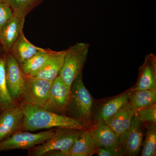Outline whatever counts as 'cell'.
Here are the masks:
<instances>
[{"mask_svg": "<svg viewBox=\"0 0 156 156\" xmlns=\"http://www.w3.org/2000/svg\"><path fill=\"white\" fill-rule=\"evenodd\" d=\"M22 103L25 108V117L21 131H34L54 128L88 129L86 124L75 118L49 111L41 107Z\"/></svg>", "mask_w": 156, "mask_h": 156, "instance_id": "cell-1", "label": "cell"}, {"mask_svg": "<svg viewBox=\"0 0 156 156\" xmlns=\"http://www.w3.org/2000/svg\"><path fill=\"white\" fill-rule=\"evenodd\" d=\"M83 130L58 128L44 142L30 149L29 155L66 156Z\"/></svg>", "mask_w": 156, "mask_h": 156, "instance_id": "cell-2", "label": "cell"}, {"mask_svg": "<svg viewBox=\"0 0 156 156\" xmlns=\"http://www.w3.org/2000/svg\"><path fill=\"white\" fill-rule=\"evenodd\" d=\"M71 92V101L67 115L88 126L92 118L93 98L84 85L82 73L73 82Z\"/></svg>", "mask_w": 156, "mask_h": 156, "instance_id": "cell-3", "label": "cell"}, {"mask_svg": "<svg viewBox=\"0 0 156 156\" xmlns=\"http://www.w3.org/2000/svg\"><path fill=\"white\" fill-rule=\"evenodd\" d=\"M90 45L86 43H77L66 50L63 66L59 73L69 88L82 70L87 60Z\"/></svg>", "mask_w": 156, "mask_h": 156, "instance_id": "cell-4", "label": "cell"}, {"mask_svg": "<svg viewBox=\"0 0 156 156\" xmlns=\"http://www.w3.org/2000/svg\"><path fill=\"white\" fill-rule=\"evenodd\" d=\"M6 83L10 96L14 102L19 103L22 99L27 76L11 51L5 54Z\"/></svg>", "mask_w": 156, "mask_h": 156, "instance_id": "cell-5", "label": "cell"}, {"mask_svg": "<svg viewBox=\"0 0 156 156\" xmlns=\"http://www.w3.org/2000/svg\"><path fill=\"white\" fill-rule=\"evenodd\" d=\"M55 129L40 133H29L20 131L0 141V152L14 149H30L41 144L52 136Z\"/></svg>", "mask_w": 156, "mask_h": 156, "instance_id": "cell-6", "label": "cell"}, {"mask_svg": "<svg viewBox=\"0 0 156 156\" xmlns=\"http://www.w3.org/2000/svg\"><path fill=\"white\" fill-rule=\"evenodd\" d=\"M71 98V89L58 76L53 81L48 99L41 107L58 114L67 115Z\"/></svg>", "mask_w": 156, "mask_h": 156, "instance_id": "cell-7", "label": "cell"}, {"mask_svg": "<svg viewBox=\"0 0 156 156\" xmlns=\"http://www.w3.org/2000/svg\"><path fill=\"white\" fill-rule=\"evenodd\" d=\"M25 117V108L22 103L5 109L0 113V141L21 131Z\"/></svg>", "mask_w": 156, "mask_h": 156, "instance_id": "cell-8", "label": "cell"}, {"mask_svg": "<svg viewBox=\"0 0 156 156\" xmlns=\"http://www.w3.org/2000/svg\"><path fill=\"white\" fill-rule=\"evenodd\" d=\"M53 82L27 76L20 102L41 106L48 99Z\"/></svg>", "mask_w": 156, "mask_h": 156, "instance_id": "cell-9", "label": "cell"}, {"mask_svg": "<svg viewBox=\"0 0 156 156\" xmlns=\"http://www.w3.org/2000/svg\"><path fill=\"white\" fill-rule=\"evenodd\" d=\"M141 124L134 116L129 128L119 136L120 145L125 155L139 154L143 139Z\"/></svg>", "mask_w": 156, "mask_h": 156, "instance_id": "cell-10", "label": "cell"}, {"mask_svg": "<svg viewBox=\"0 0 156 156\" xmlns=\"http://www.w3.org/2000/svg\"><path fill=\"white\" fill-rule=\"evenodd\" d=\"M89 131L98 148H119V137L102 121H97Z\"/></svg>", "mask_w": 156, "mask_h": 156, "instance_id": "cell-11", "label": "cell"}, {"mask_svg": "<svg viewBox=\"0 0 156 156\" xmlns=\"http://www.w3.org/2000/svg\"><path fill=\"white\" fill-rule=\"evenodd\" d=\"M148 89H156V56L152 53L146 56L134 87V91Z\"/></svg>", "mask_w": 156, "mask_h": 156, "instance_id": "cell-12", "label": "cell"}, {"mask_svg": "<svg viewBox=\"0 0 156 156\" xmlns=\"http://www.w3.org/2000/svg\"><path fill=\"white\" fill-rule=\"evenodd\" d=\"M25 17L14 13L13 17L4 27L0 34V44L5 54L23 32Z\"/></svg>", "mask_w": 156, "mask_h": 156, "instance_id": "cell-13", "label": "cell"}, {"mask_svg": "<svg viewBox=\"0 0 156 156\" xmlns=\"http://www.w3.org/2000/svg\"><path fill=\"white\" fill-rule=\"evenodd\" d=\"M66 50L60 51L51 50L48 60L41 69L30 77L53 82L59 76L63 66Z\"/></svg>", "mask_w": 156, "mask_h": 156, "instance_id": "cell-14", "label": "cell"}, {"mask_svg": "<svg viewBox=\"0 0 156 156\" xmlns=\"http://www.w3.org/2000/svg\"><path fill=\"white\" fill-rule=\"evenodd\" d=\"M134 114L135 112L128 104L103 122L119 137L131 126Z\"/></svg>", "mask_w": 156, "mask_h": 156, "instance_id": "cell-15", "label": "cell"}, {"mask_svg": "<svg viewBox=\"0 0 156 156\" xmlns=\"http://www.w3.org/2000/svg\"><path fill=\"white\" fill-rule=\"evenodd\" d=\"M133 91L134 88L111 99L104 104L98 112L96 121H105L127 105Z\"/></svg>", "mask_w": 156, "mask_h": 156, "instance_id": "cell-16", "label": "cell"}, {"mask_svg": "<svg viewBox=\"0 0 156 156\" xmlns=\"http://www.w3.org/2000/svg\"><path fill=\"white\" fill-rule=\"evenodd\" d=\"M97 149L89 129L83 130L66 156H91L96 153Z\"/></svg>", "mask_w": 156, "mask_h": 156, "instance_id": "cell-17", "label": "cell"}, {"mask_svg": "<svg viewBox=\"0 0 156 156\" xmlns=\"http://www.w3.org/2000/svg\"><path fill=\"white\" fill-rule=\"evenodd\" d=\"M43 49L31 44L22 32L12 45L10 51L20 64Z\"/></svg>", "mask_w": 156, "mask_h": 156, "instance_id": "cell-18", "label": "cell"}, {"mask_svg": "<svg viewBox=\"0 0 156 156\" xmlns=\"http://www.w3.org/2000/svg\"><path fill=\"white\" fill-rule=\"evenodd\" d=\"M156 89L136 90L131 93L129 105L134 112L156 104Z\"/></svg>", "mask_w": 156, "mask_h": 156, "instance_id": "cell-19", "label": "cell"}, {"mask_svg": "<svg viewBox=\"0 0 156 156\" xmlns=\"http://www.w3.org/2000/svg\"><path fill=\"white\" fill-rule=\"evenodd\" d=\"M51 51L50 49H44L20 64L26 75L31 76L41 69L48 60Z\"/></svg>", "mask_w": 156, "mask_h": 156, "instance_id": "cell-20", "label": "cell"}, {"mask_svg": "<svg viewBox=\"0 0 156 156\" xmlns=\"http://www.w3.org/2000/svg\"><path fill=\"white\" fill-rule=\"evenodd\" d=\"M10 96L6 83L5 55L0 56V113L5 109L16 106Z\"/></svg>", "mask_w": 156, "mask_h": 156, "instance_id": "cell-21", "label": "cell"}, {"mask_svg": "<svg viewBox=\"0 0 156 156\" xmlns=\"http://www.w3.org/2000/svg\"><path fill=\"white\" fill-rule=\"evenodd\" d=\"M142 156L156 155V124H150L147 127L145 139L143 144Z\"/></svg>", "mask_w": 156, "mask_h": 156, "instance_id": "cell-22", "label": "cell"}, {"mask_svg": "<svg viewBox=\"0 0 156 156\" xmlns=\"http://www.w3.org/2000/svg\"><path fill=\"white\" fill-rule=\"evenodd\" d=\"M43 0H7L15 14L26 17L34 8Z\"/></svg>", "mask_w": 156, "mask_h": 156, "instance_id": "cell-23", "label": "cell"}, {"mask_svg": "<svg viewBox=\"0 0 156 156\" xmlns=\"http://www.w3.org/2000/svg\"><path fill=\"white\" fill-rule=\"evenodd\" d=\"M134 116L140 122L156 124V104L135 112Z\"/></svg>", "mask_w": 156, "mask_h": 156, "instance_id": "cell-24", "label": "cell"}, {"mask_svg": "<svg viewBox=\"0 0 156 156\" xmlns=\"http://www.w3.org/2000/svg\"><path fill=\"white\" fill-rule=\"evenodd\" d=\"M13 14L14 12L7 0L0 1V34Z\"/></svg>", "mask_w": 156, "mask_h": 156, "instance_id": "cell-25", "label": "cell"}, {"mask_svg": "<svg viewBox=\"0 0 156 156\" xmlns=\"http://www.w3.org/2000/svg\"><path fill=\"white\" fill-rule=\"evenodd\" d=\"M96 154L99 156H122L125 155L122 147L98 148Z\"/></svg>", "mask_w": 156, "mask_h": 156, "instance_id": "cell-26", "label": "cell"}, {"mask_svg": "<svg viewBox=\"0 0 156 156\" xmlns=\"http://www.w3.org/2000/svg\"><path fill=\"white\" fill-rule=\"evenodd\" d=\"M1 48H2V47H1V44H0V56H2V55H2V54H1Z\"/></svg>", "mask_w": 156, "mask_h": 156, "instance_id": "cell-27", "label": "cell"}, {"mask_svg": "<svg viewBox=\"0 0 156 156\" xmlns=\"http://www.w3.org/2000/svg\"><path fill=\"white\" fill-rule=\"evenodd\" d=\"M5 1V0H0V1Z\"/></svg>", "mask_w": 156, "mask_h": 156, "instance_id": "cell-28", "label": "cell"}]
</instances>
